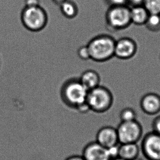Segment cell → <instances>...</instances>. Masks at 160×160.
<instances>
[{
  "label": "cell",
  "instance_id": "cell-11",
  "mask_svg": "<svg viewBox=\"0 0 160 160\" xmlns=\"http://www.w3.org/2000/svg\"><path fill=\"white\" fill-rule=\"evenodd\" d=\"M141 109L145 114L155 115L160 112V96L156 93L145 94L140 101Z\"/></svg>",
  "mask_w": 160,
  "mask_h": 160
},
{
  "label": "cell",
  "instance_id": "cell-1",
  "mask_svg": "<svg viewBox=\"0 0 160 160\" xmlns=\"http://www.w3.org/2000/svg\"><path fill=\"white\" fill-rule=\"evenodd\" d=\"M116 39L112 36L101 34L93 37L87 46L90 54V60L97 62H104L114 57Z\"/></svg>",
  "mask_w": 160,
  "mask_h": 160
},
{
  "label": "cell",
  "instance_id": "cell-20",
  "mask_svg": "<svg viewBox=\"0 0 160 160\" xmlns=\"http://www.w3.org/2000/svg\"><path fill=\"white\" fill-rule=\"evenodd\" d=\"M152 131L160 135V115L154 119L152 123Z\"/></svg>",
  "mask_w": 160,
  "mask_h": 160
},
{
  "label": "cell",
  "instance_id": "cell-17",
  "mask_svg": "<svg viewBox=\"0 0 160 160\" xmlns=\"http://www.w3.org/2000/svg\"><path fill=\"white\" fill-rule=\"evenodd\" d=\"M137 117L136 112L133 108L130 107L123 108L119 115L121 122H129L137 120Z\"/></svg>",
  "mask_w": 160,
  "mask_h": 160
},
{
  "label": "cell",
  "instance_id": "cell-4",
  "mask_svg": "<svg viewBox=\"0 0 160 160\" xmlns=\"http://www.w3.org/2000/svg\"><path fill=\"white\" fill-rule=\"evenodd\" d=\"M130 10L128 5L109 7L105 15L107 28L112 32L128 28L132 24Z\"/></svg>",
  "mask_w": 160,
  "mask_h": 160
},
{
  "label": "cell",
  "instance_id": "cell-9",
  "mask_svg": "<svg viewBox=\"0 0 160 160\" xmlns=\"http://www.w3.org/2000/svg\"><path fill=\"white\" fill-rule=\"evenodd\" d=\"M82 156L85 160H112L108 149L96 141L90 142L85 146Z\"/></svg>",
  "mask_w": 160,
  "mask_h": 160
},
{
  "label": "cell",
  "instance_id": "cell-19",
  "mask_svg": "<svg viewBox=\"0 0 160 160\" xmlns=\"http://www.w3.org/2000/svg\"><path fill=\"white\" fill-rule=\"evenodd\" d=\"M78 57L82 60H90V54L89 52V48L87 45L82 46L78 48L77 50Z\"/></svg>",
  "mask_w": 160,
  "mask_h": 160
},
{
  "label": "cell",
  "instance_id": "cell-27",
  "mask_svg": "<svg viewBox=\"0 0 160 160\" xmlns=\"http://www.w3.org/2000/svg\"><path fill=\"white\" fill-rule=\"evenodd\" d=\"M112 160H123V159H121V158H114V159H113ZM140 160V159H139L138 158H137V159H136V160Z\"/></svg>",
  "mask_w": 160,
  "mask_h": 160
},
{
  "label": "cell",
  "instance_id": "cell-3",
  "mask_svg": "<svg viewBox=\"0 0 160 160\" xmlns=\"http://www.w3.org/2000/svg\"><path fill=\"white\" fill-rule=\"evenodd\" d=\"M20 19L25 28L31 32H37L43 30L48 24V13L41 6L24 7Z\"/></svg>",
  "mask_w": 160,
  "mask_h": 160
},
{
  "label": "cell",
  "instance_id": "cell-6",
  "mask_svg": "<svg viewBox=\"0 0 160 160\" xmlns=\"http://www.w3.org/2000/svg\"><path fill=\"white\" fill-rule=\"evenodd\" d=\"M117 130L119 144L137 143L143 135V128L137 120L121 122Z\"/></svg>",
  "mask_w": 160,
  "mask_h": 160
},
{
  "label": "cell",
  "instance_id": "cell-16",
  "mask_svg": "<svg viewBox=\"0 0 160 160\" xmlns=\"http://www.w3.org/2000/svg\"><path fill=\"white\" fill-rule=\"evenodd\" d=\"M144 25L147 29L152 32H158L160 31V14H149Z\"/></svg>",
  "mask_w": 160,
  "mask_h": 160
},
{
  "label": "cell",
  "instance_id": "cell-15",
  "mask_svg": "<svg viewBox=\"0 0 160 160\" xmlns=\"http://www.w3.org/2000/svg\"><path fill=\"white\" fill-rule=\"evenodd\" d=\"M61 12L68 19H74L78 15L79 9L77 4L72 0H66L59 5Z\"/></svg>",
  "mask_w": 160,
  "mask_h": 160
},
{
  "label": "cell",
  "instance_id": "cell-25",
  "mask_svg": "<svg viewBox=\"0 0 160 160\" xmlns=\"http://www.w3.org/2000/svg\"><path fill=\"white\" fill-rule=\"evenodd\" d=\"M65 160H85L84 158H83L82 155H74L72 156L68 157L67 158H66Z\"/></svg>",
  "mask_w": 160,
  "mask_h": 160
},
{
  "label": "cell",
  "instance_id": "cell-18",
  "mask_svg": "<svg viewBox=\"0 0 160 160\" xmlns=\"http://www.w3.org/2000/svg\"><path fill=\"white\" fill-rule=\"evenodd\" d=\"M143 6L149 14H160V0H144Z\"/></svg>",
  "mask_w": 160,
  "mask_h": 160
},
{
  "label": "cell",
  "instance_id": "cell-8",
  "mask_svg": "<svg viewBox=\"0 0 160 160\" xmlns=\"http://www.w3.org/2000/svg\"><path fill=\"white\" fill-rule=\"evenodd\" d=\"M137 52V44L134 39L128 37L116 40L114 56L120 60H126L134 57Z\"/></svg>",
  "mask_w": 160,
  "mask_h": 160
},
{
  "label": "cell",
  "instance_id": "cell-5",
  "mask_svg": "<svg viewBox=\"0 0 160 160\" xmlns=\"http://www.w3.org/2000/svg\"><path fill=\"white\" fill-rule=\"evenodd\" d=\"M87 102L91 111L96 113H104L112 108L114 96L109 89L100 85L88 91Z\"/></svg>",
  "mask_w": 160,
  "mask_h": 160
},
{
  "label": "cell",
  "instance_id": "cell-10",
  "mask_svg": "<svg viewBox=\"0 0 160 160\" xmlns=\"http://www.w3.org/2000/svg\"><path fill=\"white\" fill-rule=\"evenodd\" d=\"M96 142L102 147L109 149L119 144L117 128L110 126H106L98 131Z\"/></svg>",
  "mask_w": 160,
  "mask_h": 160
},
{
  "label": "cell",
  "instance_id": "cell-26",
  "mask_svg": "<svg viewBox=\"0 0 160 160\" xmlns=\"http://www.w3.org/2000/svg\"><path fill=\"white\" fill-rule=\"evenodd\" d=\"M66 0H52V2H54L55 4L58 5V6L61 4L63 2H64Z\"/></svg>",
  "mask_w": 160,
  "mask_h": 160
},
{
  "label": "cell",
  "instance_id": "cell-14",
  "mask_svg": "<svg viewBox=\"0 0 160 160\" xmlns=\"http://www.w3.org/2000/svg\"><path fill=\"white\" fill-rule=\"evenodd\" d=\"M130 13L132 24L138 26L145 25L149 15V13L143 5L131 7Z\"/></svg>",
  "mask_w": 160,
  "mask_h": 160
},
{
  "label": "cell",
  "instance_id": "cell-24",
  "mask_svg": "<svg viewBox=\"0 0 160 160\" xmlns=\"http://www.w3.org/2000/svg\"><path fill=\"white\" fill-rule=\"evenodd\" d=\"M127 1L128 6L131 7L139 5H143L144 0H127Z\"/></svg>",
  "mask_w": 160,
  "mask_h": 160
},
{
  "label": "cell",
  "instance_id": "cell-21",
  "mask_svg": "<svg viewBox=\"0 0 160 160\" xmlns=\"http://www.w3.org/2000/svg\"><path fill=\"white\" fill-rule=\"evenodd\" d=\"M109 7L128 5L127 0H105Z\"/></svg>",
  "mask_w": 160,
  "mask_h": 160
},
{
  "label": "cell",
  "instance_id": "cell-12",
  "mask_svg": "<svg viewBox=\"0 0 160 160\" xmlns=\"http://www.w3.org/2000/svg\"><path fill=\"white\" fill-rule=\"evenodd\" d=\"M141 148L137 143L119 144L118 158L124 160H135L138 158Z\"/></svg>",
  "mask_w": 160,
  "mask_h": 160
},
{
  "label": "cell",
  "instance_id": "cell-2",
  "mask_svg": "<svg viewBox=\"0 0 160 160\" xmlns=\"http://www.w3.org/2000/svg\"><path fill=\"white\" fill-rule=\"evenodd\" d=\"M88 92L79 78H70L66 80L61 88L60 97L66 106L76 110L87 101Z\"/></svg>",
  "mask_w": 160,
  "mask_h": 160
},
{
  "label": "cell",
  "instance_id": "cell-23",
  "mask_svg": "<svg viewBox=\"0 0 160 160\" xmlns=\"http://www.w3.org/2000/svg\"><path fill=\"white\" fill-rule=\"evenodd\" d=\"M41 6L40 0H25V7H36Z\"/></svg>",
  "mask_w": 160,
  "mask_h": 160
},
{
  "label": "cell",
  "instance_id": "cell-13",
  "mask_svg": "<svg viewBox=\"0 0 160 160\" xmlns=\"http://www.w3.org/2000/svg\"><path fill=\"white\" fill-rule=\"evenodd\" d=\"M79 79L88 91L100 86L101 83L100 74L93 69H88L84 72Z\"/></svg>",
  "mask_w": 160,
  "mask_h": 160
},
{
  "label": "cell",
  "instance_id": "cell-22",
  "mask_svg": "<svg viewBox=\"0 0 160 160\" xmlns=\"http://www.w3.org/2000/svg\"><path fill=\"white\" fill-rule=\"evenodd\" d=\"M76 110L82 114H85L91 111L87 101L80 104V106H79L77 108H76Z\"/></svg>",
  "mask_w": 160,
  "mask_h": 160
},
{
  "label": "cell",
  "instance_id": "cell-7",
  "mask_svg": "<svg viewBox=\"0 0 160 160\" xmlns=\"http://www.w3.org/2000/svg\"><path fill=\"white\" fill-rule=\"evenodd\" d=\"M141 150L147 160H160V135L152 131L142 139Z\"/></svg>",
  "mask_w": 160,
  "mask_h": 160
}]
</instances>
